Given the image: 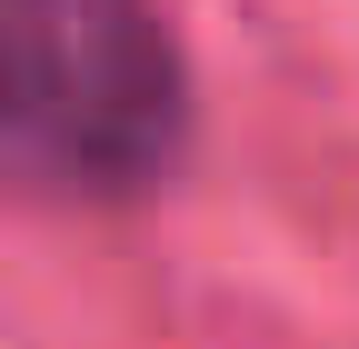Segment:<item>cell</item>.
Here are the masks:
<instances>
[{
    "mask_svg": "<svg viewBox=\"0 0 359 349\" xmlns=\"http://www.w3.org/2000/svg\"><path fill=\"white\" fill-rule=\"evenodd\" d=\"M190 150V70L150 0H0V190L120 210Z\"/></svg>",
    "mask_w": 359,
    "mask_h": 349,
    "instance_id": "6da1fadb",
    "label": "cell"
}]
</instances>
